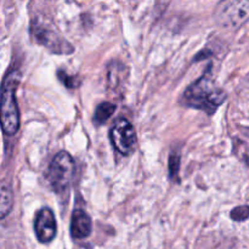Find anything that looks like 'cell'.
<instances>
[{
    "label": "cell",
    "mask_w": 249,
    "mask_h": 249,
    "mask_svg": "<svg viewBox=\"0 0 249 249\" xmlns=\"http://www.w3.org/2000/svg\"><path fill=\"white\" fill-rule=\"evenodd\" d=\"M91 219L83 209H77L73 212L72 220H71V235L73 238L83 240L87 238L91 232Z\"/></svg>",
    "instance_id": "obj_8"
},
{
    "label": "cell",
    "mask_w": 249,
    "mask_h": 249,
    "mask_svg": "<svg viewBox=\"0 0 249 249\" xmlns=\"http://www.w3.org/2000/svg\"><path fill=\"white\" fill-rule=\"evenodd\" d=\"M111 141L119 153L128 156L133 152L136 143V131L126 118H119L111 129Z\"/></svg>",
    "instance_id": "obj_5"
},
{
    "label": "cell",
    "mask_w": 249,
    "mask_h": 249,
    "mask_svg": "<svg viewBox=\"0 0 249 249\" xmlns=\"http://www.w3.org/2000/svg\"><path fill=\"white\" fill-rule=\"evenodd\" d=\"M57 75H58V78L62 80L63 84H65L67 88H70V89H74V88L79 84L77 80V78L72 77V75L66 74V73L62 72V71H60V72L57 73Z\"/></svg>",
    "instance_id": "obj_13"
},
{
    "label": "cell",
    "mask_w": 249,
    "mask_h": 249,
    "mask_svg": "<svg viewBox=\"0 0 249 249\" xmlns=\"http://www.w3.org/2000/svg\"><path fill=\"white\" fill-rule=\"evenodd\" d=\"M231 218L235 221H243L249 218V206H241L231 212Z\"/></svg>",
    "instance_id": "obj_11"
},
{
    "label": "cell",
    "mask_w": 249,
    "mask_h": 249,
    "mask_svg": "<svg viewBox=\"0 0 249 249\" xmlns=\"http://www.w3.org/2000/svg\"><path fill=\"white\" fill-rule=\"evenodd\" d=\"M216 21L226 28H236L249 18V1L223 2L216 12Z\"/></svg>",
    "instance_id": "obj_4"
},
{
    "label": "cell",
    "mask_w": 249,
    "mask_h": 249,
    "mask_svg": "<svg viewBox=\"0 0 249 249\" xmlns=\"http://www.w3.org/2000/svg\"><path fill=\"white\" fill-rule=\"evenodd\" d=\"M19 83L17 71H11L5 77L1 91V125L6 135H15L19 128V112L15 91Z\"/></svg>",
    "instance_id": "obj_2"
},
{
    "label": "cell",
    "mask_w": 249,
    "mask_h": 249,
    "mask_svg": "<svg viewBox=\"0 0 249 249\" xmlns=\"http://www.w3.org/2000/svg\"><path fill=\"white\" fill-rule=\"evenodd\" d=\"M184 100L189 106L213 114L226 100V94L214 84L211 77L206 74L186 90Z\"/></svg>",
    "instance_id": "obj_1"
},
{
    "label": "cell",
    "mask_w": 249,
    "mask_h": 249,
    "mask_svg": "<svg viewBox=\"0 0 249 249\" xmlns=\"http://www.w3.org/2000/svg\"><path fill=\"white\" fill-rule=\"evenodd\" d=\"M179 168H180V157L178 153H172L169 160V173H170V178L177 177L178 173H179Z\"/></svg>",
    "instance_id": "obj_12"
},
{
    "label": "cell",
    "mask_w": 249,
    "mask_h": 249,
    "mask_svg": "<svg viewBox=\"0 0 249 249\" xmlns=\"http://www.w3.org/2000/svg\"><path fill=\"white\" fill-rule=\"evenodd\" d=\"M116 111V105L111 102H102L96 107L94 113L95 124H104Z\"/></svg>",
    "instance_id": "obj_10"
},
{
    "label": "cell",
    "mask_w": 249,
    "mask_h": 249,
    "mask_svg": "<svg viewBox=\"0 0 249 249\" xmlns=\"http://www.w3.org/2000/svg\"><path fill=\"white\" fill-rule=\"evenodd\" d=\"M74 160L66 151H61L53 157L48 168V181L56 192H62L70 186L74 177Z\"/></svg>",
    "instance_id": "obj_3"
},
{
    "label": "cell",
    "mask_w": 249,
    "mask_h": 249,
    "mask_svg": "<svg viewBox=\"0 0 249 249\" xmlns=\"http://www.w3.org/2000/svg\"><path fill=\"white\" fill-rule=\"evenodd\" d=\"M32 32H33L34 38L36 39L39 44L46 46L50 50L55 51L57 53H72L73 48L70 43L63 40L53 29H49L44 24L39 23V21H33L32 24Z\"/></svg>",
    "instance_id": "obj_6"
},
{
    "label": "cell",
    "mask_w": 249,
    "mask_h": 249,
    "mask_svg": "<svg viewBox=\"0 0 249 249\" xmlns=\"http://www.w3.org/2000/svg\"><path fill=\"white\" fill-rule=\"evenodd\" d=\"M12 206H14V194H12L11 187L7 186L6 184L1 185L0 190V214L1 218H6L7 214L11 212Z\"/></svg>",
    "instance_id": "obj_9"
},
{
    "label": "cell",
    "mask_w": 249,
    "mask_h": 249,
    "mask_svg": "<svg viewBox=\"0 0 249 249\" xmlns=\"http://www.w3.org/2000/svg\"><path fill=\"white\" fill-rule=\"evenodd\" d=\"M34 231L36 238L41 243H49L55 238L57 225L53 211L49 208H43L36 213L34 220Z\"/></svg>",
    "instance_id": "obj_7"
}]
</instances>
